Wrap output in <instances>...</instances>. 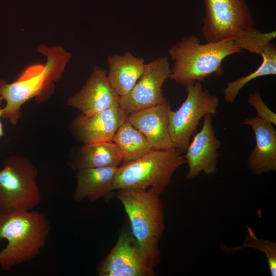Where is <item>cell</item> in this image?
Returning <instances> with one entry per match:
<instances>
[{"label": "cell", "mask_w": 276, "mask_h": 276, "mask_svg": "<svg viewBox=\"0 0 276 276\" xmlns=\"http://www.w3.org/2000/svg\"><path fill=\"white\" fill-rule=\"evenodd\" d=\"M205 16L202 33L207 43L234 40L255 28L246 0H203Z\"/></svg>", "instance_id": "obj_8"}, {"label": "cell", "mask_w": 276, "mask_h": 276, "mask_svg": "<svg viewBox=\"0 0 276 276\" xmlns=\"http://www.w3.org/2000/svg\"><path fill=\"white\" fill-rule=\"evenodd\" d=\"M128 116L120 106L90 115L81 113L72 120L70 128L73 136L82 144L110 141Z\"/></svg>", "instance_id": "obj_13"}, {"label": "cell", "mask_w": 276, "mask_h": 276, "mask_svg": "<svg viewBox=\"0 0 276 276\" xmlns=\"http://www.w3.org/2000/svg\"><path fill=\"white\" fill-rule=\"evenodd\" d=\"M201 129L190 143L183 157L189 170L186 178L192 180L203 172L207 175L215 174L217 170L218 150L221 142L215 133L212 116L204 117Z\"/></svg>", "instance_id": "obj_11"}, {"label": "cell", "mask_w": 276, "mask_h": 276, "mask_svg": "<svg viewBox=\"0 0 276 276\" xmlns=\"http://www.w3.org/2000/svg\"><path fill=\"white\" fill-rule=\"evenodd\" d=\"M171 72L168 58L160 57L146 63L132 90L121 97L119 106L128 114L168 102L162 87Z\"/></svg>", "instance_id": "obj_10"}, {"label": "cell", "mask_w": 276, "mask_h": 276, "mask_svg": "<svg viewBox=\"0 0 276 276\" xmlns=\"http://www.w3.org/2000/svg\"><path fill=\"white\" fill-rule=\"evenodd\" d=\"M120 96L107 76V71L95 66L84 85L67 99V104L86 115L119 106Z\"/></svg>", "instance_id": "obj_12"}, {"label": "cell", "mask_w": 276, "mask_h": 276, "mask_svg": "<svg viewBox=\"0 0 276 276\" xmlns=\"http://www.w3.org/2000/svg\"><path fill=\"white\" fill-rule=\"evenodd\" d=\"M242 124L250 126L255 137V146L247 159L250 171L257 176L275 171L276 131L273 125L257 116L245 119Z\"/></svg>", "instance_id": "obj_14"}, {"label": "cell", "mask_w": 276, "mask_h": 276, "mask_svg": "<svg viewBox=\"0 0 276 276\" xmlns=\"http://www.w3.org/2000/svg\"><path fill=\"white\" fill-rule=\"evenodd\" d=\"M2 99L0 96V138L3 137L4 135V129H3V126L1 122V118H2V108L1 107V102H2Z\"/></svg>", "instance_id": "obj_24"}, {"label": "cell", "mask_w": 276, "mask_h": 276, "mask_svg": "<svg viewBox=\"0 0 276 276\" xmlns=\"http://www.w3.org/2000/svg\"><path fill=\"white\" fill-rule=\"evenodd\" d=\"M243 52L233 40L203 44L195 35L183 37L168 50L174 62L169 78L186 87L204 81L212 74L221 77L224 73L223 61Z\"/></svg>", "instance_id": "obj_3"}, {"label": "cell", "mask_w": 276, "mask_h": 276, "mask_svg": "<svg viewBox=\"0 0 276 276\" xmlns=\"http://www.w3.org/2000/svg\"><path fill=\"white\" fill-rule=\"evenodd\" d=\"M117 191L114 196L124 206L134 237L145 250L160 255L158 243L164 230L162 193L154 188Z\"/></svg>", "instance_id": "obj_5"}, {"label": "cell", "mask_w": 276, "mask_h": 276, "mask_svg": "<svg viewBox=\"0 0 276 276\" xmlns=\"http://www.w3.org/2000/svg\"><path fill=\"white\" fill-rule=\"evenodd\" d=\"M261 56L260 65L250 74L228 82L223 89L224 99L230 103L234 102L242 88L251 80L264 76L276 75V48L270 42L264 49Z\"/></svg>", "instance_id": "obj_20"}, {"label": "cell", "mask_w": 276, "mask_h": 276, "mask_svg": "<svg viewBox=\"0 0 276 276\" xmlns=\"http://www.w3.org/2000/svg\"><path fill=\"white\" fill-rule=\"evenodd\" d=\"M248 234L243 243L237 247H228L220 244V247L226 254H235L244 248H252L264 253L268 262L272 276L276 275V243L268 240L258 239L252 229L247 226Z\"/></svg>", "instance_id": "obj_21"}, {"label": "cell", "mask_w": 276, "mask_h": 276, "mask_svg": "<svg viewBox=\"0 0 276 276\" xmlns=\"http://www.w3.org/2000/svg\"><path fill=\"white\" fill-rule=\"evenodd\" d=\"M107 76L112 86L120 97L127 95L142 74L145 59L130 52L123 55H109L107 59Z\"/></svg>", "instance_id": "obj_18"}, {"label": "cell", "mask_w": 276, "mask_h": 276, "mask_svg": "<svg viewBox=\"0 0 276 276\" xmlns=\"http://www.w3.org/2000/svg\"><path fill=\"white\" fill-rule=\"evenodd\" d=\"M182 153L175 147L153 149L137 159L123 162L117 167L113 190L154 188L163 193L175 171L186 163Z\"/></svg>", "instance_id": "obj_4"}, {"label": "cell", "mask_w": 276, "mask_h": 276, "mask_svg": "<svg viewBox=\"0 0 276 276\" xmlns=\"http://www.w3.org/2000/svg\"><path fill=\"white\" fill-rule=\"evenodd\" d=\"M118 167L86 168L76 171L75 201L108 200L114 196L113 185Z\"/></svg>", "instance_id": "obj_16"}, {"label": "cell", "mask_w": 276, "mask_h": 276, "mask_svg": "<svg viewBox=\"0 0 276 276\" xmlns=\"http://www.w3.org/2000/svg\"><path fill=\"white\" fill-rule=\"evenodd\" d=\"M38 52L46 57V62L27 67L14 82L8 83L0 79V96L6 102L2 118L16 126L21 117V108L31 98L43 95L55 81L62 76L71 54L60 46L38 47Z\"/></svg>", "instance_id": "obj_1"}, {"label": "cell", "mask_w": 276, "mask_h": 276, "mask_svg": "<svg viewBox=\"0 0 276 276\" xmlns=\"http://www.w3.org/2000/svg\"><path fill=\"white\" fill-rule=\"evenodd\" d=\"M248 102L255 108L257 117L273 125H276V114L264 102L259 91L257 90L250 94L248 98Z\"/></svg>", "instance_id": "obj_23"}, {"label": "cell", "mask_w": 276, "mask_h": 276, "mask_svg": "<svg viewBox=\"0 0 276 276\" xmlns=\"http://www.w3.org/2000/svg\"><path fill=\"white\" fill-rule=\"evenodd\" d=\"M186 88V98L176 111L169 112L168 131L175 148L186 151L190 140L196 132L202 118L218 112V96L203 89L201 82H196Z\"/></svg>", "instance_id": "obj_7"}, {"label": "cell", "mask_w": 276, "mask_h": 276, "mask_svg": "<svg viewBox=\"0 0 276 276\" xmlns=\"http://www.w3.org/2000/svg\"><path fill=\"white\" fill-rule=\"evenodd\" d=\"M168 102L128 114L127 120L146 138L154 149L174 147L168 131Z\"/></svg>", "instance_id": "obj_15"}, {"label": "cell", "mask_w": 276, "mask_h": 276, "mask_svg": "<svg viewBox=\"0 0 276 276\" xmlns=\"http://www.w3.org/2000/svg\"><path fill=\"white\" fill-rule=\"evenodd\" d=\"M112 141L122 153L123 162L137 159L154 149L145 136L127 120L119 127Z\"/></svg>", "instance_id": "obj_19"}, {"label": "cell", "mask_w": 276, "mask_h": 276, "mask_svg": "<svg viewBox=\"0 0 276 276\" xmlns=\"http://www.w3.org/2000/svg\"><path fill=\"white\" fill-rule=\"evenodd\" d=\"M38 170L29 159L11 155L0 170V213L34 210L41 195L37 181Z\"/></svg>", "instance_id": "obj_6"}, {"label": "cell", "mask_w": 276, "mask_h": 276, "mask_svg": "<svg viewBox=\"0 0 276 276\" xmlns=\"http://www.w3.org/2000/svg\"><path fill=\"white\" fill-rule=\"evenodd\" d=\"M160 255L145 250L130 229L120 234L109 254L100 261L96 270L99 276H152Z\"/></svg>", "instance_id": "obj_9"}, {"label": "cell", "mask_w": 276, "mask_h": 276, "mask_svg": "<svg viewBox=\"0 0 276 276\" xmlns=\"http://www.w3.org/2000/svg\"><path fill=\"white\" fill-rule=\"evenodd\" d=\"M275 37V31L264 33L253 28L233 40L242 50L261 55L265 48Z\"/></svg>", "instance_id": "obj_22"}, {"label": "cell", "mask_w": 276, "mask_h": 276, "mask_svg": "<svg viewBox=\"0 0 276 276\" xmlns=\"http://www.w3.org/2000/svg\"><path fill=\"white\" fill-rule=\"evenodd\" d=\"M45 214L31 210L0 213V242L7 244L0 251V268L11 270L34 259L44 248L51 231Z\"/></svg>", "instance_id": "obj_2"}, {"label": "cell", "mask_w": 276, "mask_h": 276, "mask_svg": "<svg viewBox=\"0 0 276 276\" xmlns=\"http://www.w3.org/2000/svg\"><path fill=\"white\" fill-rule=\"evenodd\" d=\"M123 162L122 153L112 141L99 142L82 145L73 149L67 161L74 171L105 167H118Z\"/></svg>", "instance_id": "obj_17"}]
</instances>
